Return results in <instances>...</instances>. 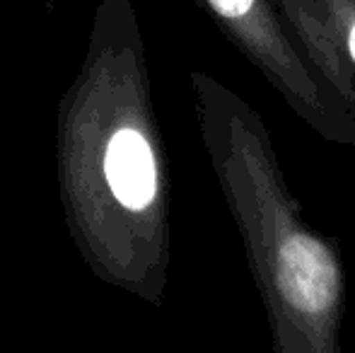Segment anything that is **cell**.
<instances>
[{"instance_id":"4","label":"cell","mask_w":355,"mask_h":353,"mask_svg":"<svg viewBox=\"0 0 355 353\" xmlns=\"http://www.w3.org/2000/svg\"><path fill=\"white\" fill-rule=\"evenodd\" d=\"M348 44H351V53H353V61H355V27L351 29V42Z\"/></svg>"},{"instance_id":"2","label":"cell","mask_w":355,"mask_h":353,"mask_svg":"<svg viewBox=\"0 0 355 353\" xmlns=\"http://www.w3.org/2000/svg\"><path fill=\"white\" fill-rule=\"evenodd\" d=\"M276 278L281 295L304 315H322L336 302V261L322 242L309 235H293L283 242Z\"/></svg>"},{"instance_id":"5","label":"cell","mask_w":355,"mask_h":353,"mask_svg":"<svg viewBox=\"0 0 355 353\" xmlns=\"http://www.w3.org/2000/svg\"><path fill=\"white\" fill-rule=\"evenodd\" d=\"M44 3H46V8H53V5H56L58 0H44Z\"/></svg>"},{"instance_id":"1","label":"cell","mask_w":355,"mask_h":353,"mask_svg":"<svg viewBox=\"0 0 355 353\" xmlns=\"http://www.w3.org/2000/svg\"><path fill=\"white\" fill-rule=\"evenodd\" d=\"M58 191L94 278L150 295L157 273L162 170L131 0H99L78 76L58 99Z\"/></svg>"},{"instance_id":"3","label":"cell","mask_w":355,"mask_h":353,"mask_svg":"<svg viewBox=\"0 0 355 353\" xmlns=\"http://www.w3.org/2000/svg\"><path fill=\"white\" fill-rule=\"evenodd\" d=\"M208 5L223 19H239L254 8V0H208Z\"/></svg>"}]
</instances>
